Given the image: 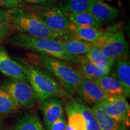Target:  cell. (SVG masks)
I'll use <instances>...</instances> for the list:
<instances>
[{"instance_id":"1","label":"cell","mask_w":130,"mask_h":130,"mask_svg":"<svg viewBox=\"0 0 130 130\" xmlns=\"http://www.w3.org/2000/svg\"><path fill=\"white\" fill-rule=\"evenodd\" d=\"M61 41L39 38L21 32L11 36L7 40L10 45L17 48L44 54L74 66H77L81 62L83 56H75L69 54L63 48Z\"/></svg>"},{"instance_id":"2","label":"cell","mask_w":130,"mask_h":130,"mask_svg":"<svg viewBox=\"0 0 130 130\" xmlns=\"http://www.w3.org/2000/svg\"><path fill=\"white\" fill-rule=\"evenodd\" d=\"M10 23L21 33L39 38L66 40L74 38L71 33H61L51 30L33 13L24 8L8 9Z\"/></svg>"},{"instance_id":"3","label":"cell","mask_w":130,"mask_h":130,"mask_svg":"<svg viewBox=\"0 0 130 130\" xmlns=\"http://www.w3.org/2000/svg\"><path fill=\"white\" fill-rule=\"evenodd\" d=\"M20 64L25 70L27 81L31 86L36 101L41 102L49 98H60L63 95L64 92L58 81L48 71L25 61Z\"/></svg>"},{"instance_id":"4","label":"cell","mask_w":130,"mask_h":130,"mask_svg":"<svg viewBox=\"0 0 130 130\" xmlns=\"http://www.w3.org/2000/svg\"><path fill=\"white\" fill-rule=\"evenodd\" d=\"M35 57L37 65L53 75L69 95H74L76 93L78 86L83 78L74 66L66 61L42 53H38Z\"/></svg>"},{"instance_id":"5","label":"cell","mask_w":130,"mask_h":130,"mask_svg":"<svg viewBox=\"0 0 130 130\" xmlns=\"http://www.w3.org/2000/svg\"><path fill=\"white\" fill-rule=\"evenodd\" d=\"M27 10L33 13L51 30L61 33H71L72 23L59 4L27 6Z\"/></svg>"},{"instance_id":"6","label":"cell","mask_w":130,"mask_h":130,"mask_svg":"<svg viewBox=\"0 0 130 130\" xmlns=\"http://www.w3.org/2000/svg\"><path fill=\"white\" fill-rule=\"evenodd\" d=\"M105 57L116 63L129 58V47L123 32L117 30L104 31L95 43Z\"/></svg>"},{"instance_id":"7","label":"cell","mask_w":130,"mask_h":130,"mask_svg":"<svg viewBox=\"0 0 130 130\" xmlns=\"http://www.w3.org/2000/svg\"><path fill=\"white\" fill-rule=\"evenodd\" d=\"M1 87L9 94L20 108H31L35 106L36 98L27 81L12 78L5 79L1 83Z\"/></svg>"},{"instance_id":"8","label":"cell","mask_w":130,"mask_h":130,"mask_svg":"<svg viewBox=\"0 0 130 130\" xmlns=\"http://www.w3.org/2000/svg\"><path fill=\"white\" fill-rule=\"evenodd\" d=\"M100 104L108 116L127 126H129L130 106L126 96H107Z\"/></svg>"},{"instance_id":"9","label":"cell","mask_w":130,"mask_h":130,"mask_svg":"<svg viewBox=\"0 0 130 130\" xmlns=\"http://www.w3.org/2000/svg\"><path fill=\"white\" fill-rule=\"evenodd\" d=\"M75 94L78 96L77 101L91 107L101 104L107 97L93 81L84 78L78 86Z\"/></svg>"},{"instance_id":"10","label":"cell","mask_w":130,"mask_h":130,"mask_svg":"<svg viewBox=\"0 0 130 130\" xmlns=\"http://www.w3.org/2000/svg\"><path fill=\"white\" fill-rule=\"evenodd\" d=\"M40 110L43 116V122L46 130L53 122L64 116L63 101L60 97L53 96L40 102Z\"/></svg>"},{"instance_id":"11","label":"cell","mask_w":130,"mask_h":130,"mask_svg":"<svg viewBox=\"0 0 130 130\" xmlns=\"http://www.w3.org/2000/svg\"><path fill=\"white\" fill-rule=\"evenodd\" d=\"M0 72L10 78L27 81L25 70L20 63L12 58L0 45Z\"/></svg>"},{"instance_id":"12","label":"cell","mask_w":130,"mask_h":130,"mask_svg":"<svg viewBox=\"0 0 130 130\" xmlns=\"http://www.w3.org/2000/svg\"><path fill=\"white\" fill-rule=\"evenodd\" d=\"M102 24L111 23L118 18L119 10L104 0H91L89 11Z\"/></svg>"},{"instance_id":"13","label":"cell","mask_w":130,"mask_h":130,"mask_svg":"<svg viewBox=\"0 0 130 130\" xmlns=\"http://www.w3.org/2000/svg\"><path fill=\"white\" fill-rule=\"evenodd\" d=\"M74 68L83 78L92 81L110 75L111 71V69L96 66L87 60L84 56L79 64Z\"/></svg>"},{"instance_id":"14","label":"cell","mask_w":130,"mask_h":130,"mask_svg":"<svg viewBox=\"0 0 130 130\" xmlns=\"http://www.w3.org/2000/svg\"><path fill=\"white\" fill-rule=\"evenodd\" d=\"M107 96H125L128 98L127 93L122 84L113 76H104L93 81Z\"/></svg>"},{"instance_id":"15","label":"cell","mask_w":130,"mask_h":130,"mask_svg":"<svg viewBox=\"0 0 130 130\" xmlns=\"http://www.w3.org/2000/svg\"><path fill=\"white\" fill-rule=\"evenodd\" d=\"M95 113L100 130H129L124 123L119 122L108 116L100 104L91 107Z\"/></svg>"},{"instance_id":"16","label":"cell","mask_w":130,"mask_h":130,"mask_svg":"<svg viewBox=\"0 0 130 130\" xmlns=\"http://www.w3.org/2000/svg\"><path fill=\"white\" fill-rule=\"evenodd\" d=\"M104 31L102 28L92 27H80L72 24L71 28V32L75 38L93 44L98 41Z\"/></svg>"},{"instance_id":"17","label":"cell","mask_w":130,"mask_h":130,"mask_svg":"<svg viewBox=\"0 0 130 130\" xmlns=\"http://www.w3.org/2000/svg\"><path fill=\"white\" fill-rule=\"evenodd\" d=\"M67 116V124L75 130H86L84 117L75 105V101H70L64 106Z\"/></svg>"},{"instance_id":"18","label":"cell","mask_w":130,"mask_h":130,"mask_svg":"<svg viewBox=\"0 0 130 130\" xmlns=\"http://www.w3.org/2000/svg\"><path fill=\"white\" fill-rule=\"evenodd\" d=\"M113 77L121 83L125 89L128 98L130 96V62L128 59L120 60L113 65Z\"/></svg>"},{"instance_id":"19","label":"cell","mask_w":130,"mask_h":130,"mask_svg":"<svg viewBox=\"0 0 130 130\" xmlns=\"http://www.w3.org/2000/svg\"><path fill=\"white\" fill-rule=\"evenodd\" d=\"M61 44L67 53L75 56H84L94 44L77 38L61 40Z\"/></svg>"},{"instance_id":"20","label":"cell","mask_w":130,"mask_h":130,"mask_svg":"<svg viewBox=\"0 0 130 130\" xmlns=\"http://www.w3.org/2000/svg\"><path fill=\"white\" fill-rule=\"evenodd\" d=\"M14 130H45L36 114L24 113L16 122Z\"/></svg>"},{"instance_id":"21","label":"cell","mask_w":130,"mask_h":130,"mask_svg":"<svg viewBox=\"0 0 130 130\" xmlns=\"http://www.w3.org/2000/svg\"><path fill=\"white\" fill-rule=\"evenodd\" d=\"M67 14L68 19L75 25L80 27H92L102 28L103 24L89 12L76 14Z\"/></svg>"},{"instance_id":"22","label":"cell","mask_w":130,"mask_h":130,"mask_svg":"<svg viewBox=\"0 0 130 130\" xmlns=\"http://www.w3.org/2000/svg\"><path fill=\"white\" fill-rule=\"evenodd\" d=\"M84 57L90 62L101 68L111 69L115 63L113 60L105 57L95 44L93 45Z\"/></svg>"},{"instance_id":"23","label":"cell","mask_w":130,"mask_h":130,"mask_svg":"<svg viewBox=\"0 0 130 130\" xmlns=\"http://www.w3.org/2000/svg\"><path fill=\"white\" fill-rule=\"evenodd\" d=\"M91 0H61L60 7L66 13L76 14L88 12Z\"/></svg>"},{"instance_id":"24","label":"cell","mask_w":130,"mask_h":130,"mask_svg":"<svg viewBox=\"0 0 130 130\" xmlns=\"http://www.w3.org/2000/svg\"><path fill=\"white\" fill-rule=\"evenodd\" d=\"M75 105L85 120L86 130H100L96 118L92 108L77 101H75Z\"/></svg>"},{"instance_id":"25","label":"cell","mask_w":130,"mask_h":130,"mask_svg":"<svg viewBox=\"0 0 130 130\" xmlns=\"http://www.w3.org/2000/svg\"><path fill=\"white\" fill-rule=\"evenodd\" d=\"M19 108L9 94L0 87V115H12L18 111Z\"/></svg>"},{"instance_id":"26","label":"cell","mask_w":130,"mask_h":130,"mask_svg":"<svg viewBox=\"0 0 130 130\" xmlns=\"http://www.w3.org/2000/svg\"><path fill=\"white\" fill-rule=\"evenodd\" d=\"M25 6L21 0H0V7L6 9L24 8Z\"/></svg>"},{"instance_id":"27","label":"cell","mask_w":130,"mask_h":130,"mask_svg":"<svg viewBox=\"0 0 130 130\" xmlns=\"http://www.w3.org/2000/svg\"><path fill=\"white\" fill-rule=\"evenodd\" d=\"M13 28V27L11 23L0 22V42L6 39Z\"/></svg>"},{"instance_id":"28","label":"cell","mask_w":130,"mask_h":130,"mask_svg":"<svg viewBox=\"0 0 130 130\" xmlns=\"http://www.w3.org/2000/svg\"><path fill=\"white\" fill-rule=\"evenodd\" d=\"M66 125H67V121L64 115L52 123L48 130H65Z\"/></svg>"},{"instance_id":"29","label":"cell","mask_w":130,"mask_h":130,"mask_svg":"<svg viewBox=\"0 0 130 130\" xmlns=\"http://www.w3.org/2000/svg\"><path fill=\"white\" fill-rule=\"evenodd\" d=\"M24 5L29 4V6H42L54 4L56 0H21Z\"/></svg>"},{"instance_id":"30","label":"cell","mask_w":130,"mask_h":130,"mask_svg":"<svg viewBox=\"0 0 130 130\" xmlns=\"http://www.w3.org/2000/svg\"><path fill=\"white\" fill-rule=\"evenodd\" d=\"M11 17L7 10H0V22H9L10 23Z\"/></svg>"},{"instance_id":"31","label":"cell","mask_w":130,"mask_h":130,"mask_svg":"<svg viewBox=\"0 0 130 130\" xmlns=\"http://www.w3.org/2000/svg\"><path fill=\"white\" fill-rule=\"evenodd\" d=\"M65 130H75L74 129H73V128L72 127H71L69 125L67 124V125H66V128H65Z\"/></svg>"},{"instance_id":"32","label":"cell","mask_w":130,"mask_h":130,"mask_svg":"<svg viewBox=\"0 0 130 130\" xmlns=\"http://www.w3.org/2000/svg\"><path fill=\"white\" fill-rule=\"evenodd\" d=\"M1 126H2V125H1V119H0V130L1 129Z\"/></svg>"}]
</instances>
